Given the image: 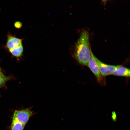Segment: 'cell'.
<instances>
[{"label": "cell", "mask_w": 130, "mask_h": 130, "mask_svg": "<svg viewBox=\"0 0 130 130\" xmlns=\"http://www.w3.org/2000/svg\"><path fill=\"white\" fill-rule=\"evenodd\" d=\"M91 49L88 32L83 30L75 45L74 56L76 60L81 65L88 66L91 57Z\"/></svg>", "instance_id": "6da1fadb"}, {"label": "cell", "mask_w": 130, "mask_h": 130, "mask_svg": "<svg viewBox=\"0 0 130 130\" xmlns=\"http://www.w3.org/2000/svg\"><path fill=\"white\" fill-rule=\"evenodd\" d=\"M94 57L100 71L103 76L112 74L114 72L120 65H113L107 64L102 62L94 55Z\"/></svg>", "instance_id": "7a4b0ae2"}, {"label": "cell", "mask_w": 130, "mask_h": 130, "mask_svg": "<svg viewBox=\"0 0 130 130\" xmlns=\"http://www.w3.org/2000/svg\"><path fill=\"white\" fill-rule=\"evenodd\" d=\"M33 114V111L30 108H28L22 110H15L13 116L25 126Z\"/></svg>", "instance_id": "3957f363"}, {"label": "cell", "mask_w": 130, "mask_h": 130, "mask_svg": "<svg viewBox=\"0 0 130 130\" xmlns=\"http://www.w3.org/2000/svg\"><path fill=\"white\" fill-rule=\"evenodd\" d=\"M91 57L89 62L88 66L98 81L100 83L104 81L103 76L102 75L97 64L94 58L91 50Z\"/></svg>", "instance_id": "277c9868"}, {"label": "cell", "mask_w": 130, "mask_h": 130, "mask_svg": "<svg viewBox=\"0 0 130 130\" xmlns=\"http://www.w3.org/2000/svg\"><path fill=\"white\" fill-rule=\"evenodd\" d=\"M7 40L5 48L8 51L21 45L23 39H20L12 35L8 32L7 35Z\"/></svg>", "instance_id": "5b68a950"}, {"label": "cell", "mask_w": 130, "mask_h": 130, "mask_svg": "<svg viewBox=\"0 0 130 130\" xmlns=\"http://www.w3.org/2000/svg\"><path fill=\"white\" fill-rule=\"evenodd\" d=\"M112 75L118 76L130 77V70L129 69L120 65L114 72Z\"/></svg>", "instance_id": "8992f818"}, {"label": "cell", "mask_w": 130, "mask_h": 130, "mask_svg": "<svg viewBox=\"0 0 130 130\" xmlns=\"http://www.w3.org/2000/svg\"><path fill=\"white\" fill-rule=\"evenodd\" d=\"M8 51L13 56L17 58L21 57L23 55V45H21Z\"/></svg>", "instance_id": "52a82bcc"}, {"label": "cell", "mask_w": 130, "mask_h": 130, "mask_svg": "<svg viewBox=\"0 0 130 130\" xmlns=\"http://www.w3.org/2000/svg\"><path fill=\"white\" fill-rule=\"evenodd\" d=\"M25 126L13 116L11 125L12 130H23Z\"/></svg>", "instance_id": "ba28073f"}, {"label": "cell", "mask_w": 130, "mask_h": 130, "mask_svg": "<svg viewBox=\"0 0 130 130\" xmlns=\"http://www.w3.org/2000/svg\"><path fill=\"white\" fill-rule=\"evenodd\" d=\"M12 78L11 76H6L0 71V88L4 86L6 82Z\"/></svg>", "instance_id": "9c48e42d"}, {"label": "cell", "mask_w": 130, "mask_h": 130, "mask_svg": "<svg viewBox=\"0 0 130 130\" xmlns=\"http://www.w3.org/2000/svg\"><path fill=\"white\" fill-rule=\"evenodd\" d=\"M14 26L16 28L20 29L21 28L22 25V23L19 21L15 22L14 24Z\"/></svg>", "instance_id": "30bf717a"}, {"label": "cell", "mask_w": 130, "mask_h": 130, "mask_svg": "<svg viewBox=\"0 0 130 130\" xmlns=\"http://www.w3.org/2000/svg\"><path fill=\"white\" fill-rule=\"evenodd\" d=\"M111 118L112 121L114 122H115L117 120V115L115 111H113L112 112Z\"/></svg>", "instance_id": "8fae6325"}, {"label": "cell", "mask_w": 130, "mask_h": 130, "mask_svg": "<svg viewBox=\"0 0 130 130\" xmlns=\"http://www.w3.org/2000/svg\"><path fill=\"white\" fill-rule=\"evenodd\" d=\"M103 0V1H106L107 0Z\"/></svg>", "instance_id": "7c38bea8"}, {"label": "cell", "mask_w": 130, "mask_h": 130, "mask_svg": "<svg viewBox=\"0 0 130 130\" xmlns=\"http://www.w3.org/2000/svg\"><path fill=\"white\" fill-rule=\"evenodd\" d=\"M1 71V67H0V71Z\"/></svg>", "instance_id": "4fadbf2b"}]
</instances>
